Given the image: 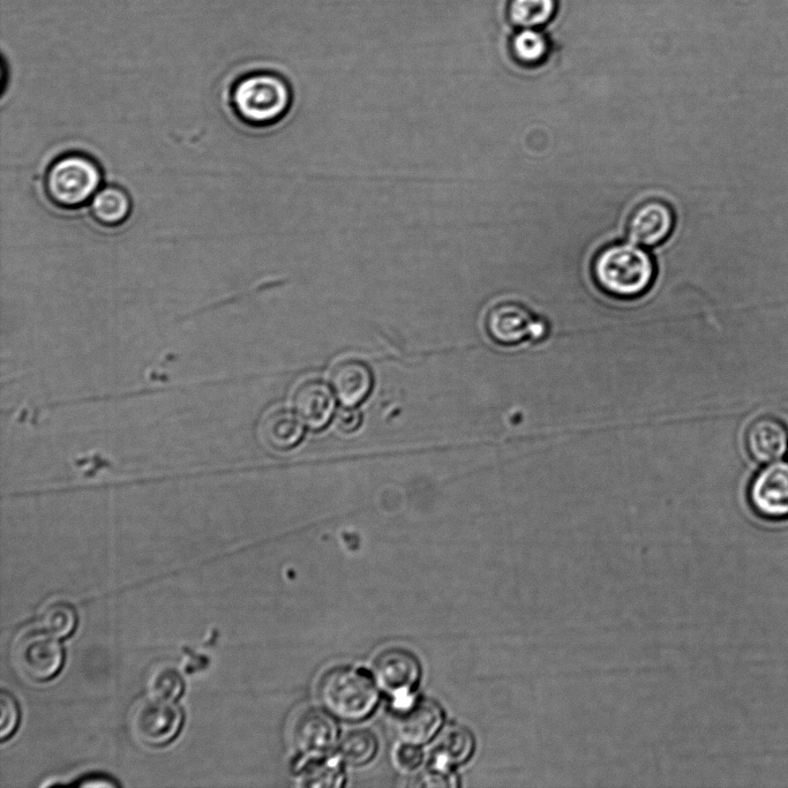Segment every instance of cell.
I'll list each match as a JSON object with an SVG mask.
<instances>
[{"label":"cell","mask_w":788,"mask_h":788,"mask_svg":"<svg viewBox=\"0 0 788 788\" xmlns=\"http://www.w3.org/2000/svg\"><path fill=\"white\" fill-rule=\"evenodd\" d=\"M294 100L291 87L279 75L255 73L237 82L230 103L240 122L265 130L289 116Z\"/></svg>","instance_id":"obj_1"},{"label":"cell","mask_w":788,"mask_h":788,"mask_svg":"<svg viewBox=\"0 0 788 788\" xmlns=\"http://www.w3.org/2000/svg\"><path fill=\"white\" fill-rule=\"evenodd\" d=\"M594 277L613 298L635 299L647 294L656 277L654 259L636 244H613L597 254Z\"/></svg>","instance_id":"obj_2"},{"label":"cell","mask_w":788,"mask_h":788,"mask_svg":"<svg viewBox=\"0 0 788 788\" xmlns=\"http://www.w3.org/2000/svg\"><path fill=\"white\" fill-rule=\"evenodd\" d=\"M99 163L82 153L58 157L45 172L43 189L52 206L75 210L90 204L102 187Z\"/></svg>","instance_id":"obj_3"},{"label":"cell","mask_w":788,"mask_h":788,"mask_svg":"<svg viewBox=\"0 0 788 788\" xmlns=\"http://www.w3.org/2000/svg\"><path fill=\"white\" fill-rule=\"evenodd\" d=\"M318 695L328 714L350 723L370 717L379 702L371 675L354 667H336L325 673Z\"/></svg>","instance_id":"obj_4"},{"label":"cell","mask_w":788,"mask_h":788,"mask_svg":"<svg viewBox=\"0 0 788 788\" xmlns=\"http://www.w3.org/2000/svg\"><path fill=\"white\" fill-rule=\"evenodd\" d=\"M11 658L21 677L33 682H47L62 671L65 652L58 637L47 630L28 629L14 640Z\"/></svg>","instance_id":"obj_5"},{"label":"cell","mask_w":788,"mask_h":788,"mask_svg":"<svg viewBox=\"0 0 788 788\" xmlns=\"http://www.w3.org/2000/svg\"><path fill=\"white\" fill-rule=\"evenodd\" d=\"M484 329L494 344L505 348L537 342L549 334L546 322L538 318L527 305L509 299L501 300L487 310Z\"/></svg>","instance_id":"obj_6"},{"label":"cell","mask_w":788,"mask_h":788,"mask_svg":"<svg viewBox=\"0 0 788 788\" xmlns=\"http://www.w3.org/2000/svg\"><path fill=\"white\" fill-rule=\"evenodd\" d=\"M130 730L140 744L161 748L171 744L183 727L184 712L176 701L149 695L131 710Z\"/></svg>","instance_id":"obj_7"},{"label":"cell","mask_w":788,"mask_h":788,"mask_svg":"<svg viewBox=\"0 0 788 788\" xmlns=\"http://www.w3.org/2000/svg\"><path fill=\"white\" fill-rule=\"evenodd\" d=\"M373 674L377 685L392 696L395 707L407 703L414 697L422 666L409 650L390 648L380 652L373 663Z\"/></svg>","instance_id":"obj_8"},{"label":"cell","mask_w":788,"mask_h":788,"mask_svg":"<svg viewBox=\"0 0 788 788\" xmlns=\"http://www.w3.org/2000/svg\"><path fill=\"white\" fill-rule=\"evenodd\" d=\"M749 501L763 519L788 520V462L765 464L749 487Z\"/></svg>","instance_id":"obj_9"},{"label":"cell","mask_w":788,"mask_h":788,"mask_svg":"<svg viewBox=\"0 0 788 788\" xmlns=\"http://www.w3.org/2000/svg\"><path fill=\"white\" fill-rule=\"evenodd\" d=\"M397 734L404 744L422 746L430 742L444 724V711L429 699H411L395 707Z\"/></svg>","instance_id":"obj_10"},{"label":"cell","mask_w":788,"mask_h":788,"mask_svg":"<svg viewBox=\"0 0 788 788\" xmlns=\"http://www.w3.org/2000/svg\"><path fill=\"white\" fill-rule=\"evenodd\" d=\"M675 224L673 208L660 199L644 200L630 213L627 234L630 242L647 247L665 242Z\"/></svg>","instance_id":"obj_11"},{"label":"cell","mask_w":788,"mask_h":788,"mask_svg":"<svg viewBox=\"0 0 788 788\" xmlns=\"http://www.w3.org/2000/svg\"><path fill=\"white\" fill-rule=\"evenodd\" d=\"M339 738L337 727L332 715L317 709L304 712L295 726V745L305 759L324 756L336 744Z\"/></svg>","instance_id":"obj_12"},{"label":"cell","mask_w":788,"mask_h":788,"mask_svg":"<svg viewBox=\"0 0 788 788\" xmlns=\"http://www.w3.org/2000/svg\"><path fill=\"white\" fill-rule=\"evenodd\" d=\"M745 440L749 455L762 464L783 460L788 452L787 427L775 417L756 418L749 425Z\"/></svg>","instance_id":"obj_13"},{"label":"cell","mask_w":788,"mask_h":788,"mask_svg":"<svg viewBox=\"0 0 788 788\" xmlns=\"http://www.w3.org/2000/svg\"><path fill=\"white\" fill-rule=\"evenodd\" d=\"M292 402L299 418L312 430L324 429L335 410L332 390L326 382L318 379H309L299 384Z\"/></svg>","instance_id":"obj_14"},{"label":"cell","mask_w":788,"mask_h":788,"mask_svg":"<svg viewBox=\"0 0 788 788\" xmlns=\"http://www.w3.org/2000/svg\"><path fill=\"white\" fill-rule=\"evenodd\" d=\"M330 380L337 397L347 408H355L365 401L373 387L370 367L356 358L337 362L330 373Z\"/></svg>","instance_id":"obj_15"},{"label":"cell","mask_w":788,"mask_h":788,"mask_svg":"<svg viewBox=\"0 0 788 788\" xmlns=\"http://www.w3.org/2000/svg\"><path fill=\"white\" fill-rule=\"evenodd\" d=\"M92 219L101 227L114 229L129 221L132 213L130 194L123 187H101L89 204Z\"/></svg>","instance_id":"obj_16"},{"label":"cell","mask_w":788,"mask_h":788,"mask_svg":"<svg viewBox=\"0 0 788 788\" xmlns=\"http://www.w3.org/2000/svg\"><path fill=\"white\" fill-rule=\"evenodd\" d=\"M304 427L294 412L277 408L269 411L261 423V437L265 444L277 452H287L299 444Z\"/></svg>","instance_id":"obj_17"},{"label":"cell","mask_w":788,"mask_h":788,"mask_svg":"<svg viewBox=\"0 0 788 788\" xmlns=\"http://www.w3.org/2000/svg\"><path fill=\"white\" fill-rule=\"evenodd\" d=\"M474 735L463 726L449 727L435 750L433 764L453 769L470 760L475 752Z\"/></svg>","instance_id":"obj_18"},{"label":"cell","mask_w":788,"mask_h":788,"mask_svg":"<svg viewBox=\"0 0 788 788\" xmlns=\"http://www.w3.org/2000/svg\"><path fill=\"white\" fill-rule=\"evenodd\" d=\"M299 785L332 788L344 785V771L339 760L330 757H311L298 770Z\"/></svg>","instance_id":"obj_19"},{"label":"cell","mask_w":788,"mask_h":788,"mask_svg":"<svg viewBox=\"0 0 788 788\" xmlns=\"http://www.w3.org/2000/svg\"><path fill=\"white\" fill-rule=\"evenodd\" d=\"M40 626L59 640H65L77 629V611L69 603H51L44 607L40 615Z\"/></svg>","instance_id":"obj_20"},{"label":"cell","mask_w":788,"mask_h":788,"mask_svg":"<svg viewBox=\"0 0 788 788\" xmlns=\"http://www.w3.org/2000/svg\"><path fill=\"white\" fill-rule=\"evenodd\" d=\"M378 739L366 730L352 731L345 735L340 746V755L345 763L364 765L373 760L378 752Z\"/></svg>","instance_id":"obj_21"},{"label":"cell","mask_w":788,"mask_h":788,"mask_svg":"<svg viewBox=\"0 0 788 788\" xmlns=\"http://www.w3.org/2000/svg\"><path fill=\"white\" fill-rule=\"evenodd\" d=\"M555 12V0H513L510 18L522 28L546 24Z\"/></svg>","instance_id":"obj_22"},{"label":"cell","mask_w":788,"mask_h":788,"mask_svg":"<svg viewBox=\"0 0 788 788\" xmlns=\"http://www.w3.org/2000/svg\"><path fill=\"white\" fill-rule=\"evenodd\" d=\"M147 686L149 695L169 701H177L185 690L182 675L172 666L157 667L150 673Z\"/></svg>","instance_id":"obj_23"},{"label":"cell","mask_w":788,"mask_h":788,"mask_svg":"<svg viewBox=\"0 0 788 788\" xmlns=\"http://www.w3.org/2000/svg\"><path fill=\"white\" fill-rule=\"evenodd\" d=\"M513 51L520 63L537 65L545 59L549 52V44L534 28H524L513 41Z\"/></svg>","instance_id":"obj_24"},{"label":"cell","mask_w":788,"mask_h":788,"mask_svg":"<svg viewBox=\"0 0 788 788\" xmlns=\"http://www.w3.org/2000/svg\"><path fill=\"white\" fill-rule=\"evenodd\" d=\"M0 710H2L0 740L5 742L17 732L21 720L20 705L15 697L6 690H2L0 693Z\"/></svg>","instance_id":"obj_25"},{"label":"cell","mask_w":788,"mask_h":788,"mask_svg":"<svg viewBox=\"0 0 788 788\" xmlns=\"http://www.w3.org/2000/svg\"><path fill=\"white\" fill-rule=\"evenodd\" d=\"M422 786L429 787H456L459 786L453 769L431 764L423 778Z\"/></svg>","instance_id":"obj_26"},{"label":"cell","mask_w":788,"mask_h":788,"mask_svg":"<svg viewBox=\"0 0 788 788\" xmlns=\"http://www.w3.org/2000/svg\"><path fill=\"white\" fill-rule=\"evenodd\" d=\"M424 754L416 745L404 744L397 750L396 762L404 771H414L423 763Z\"/></svg>","instance_id":"obj_27"},{"label":"cell","mask_w":788,"mask_h":788,"mask_svg":"<svg viewBox=\"0 0 788 788\" xmlns=\"http://www.w3.org/2000/svg\"><path fill=\"white\" fill-rule=\"evenodd\" d=\"M360 424H362V415L355 409L341 411L337 417V425L345 433L355 432L359 429Z\"/></svg>","instance_id":"obj_28"},{"label":"cell","mask_w":788,"mask_h":788,"mask_svg":"<svg viewBox=\"0 0 788 788\" xmlns=\"http://www.w3.org/2000/svg\"><path fill=\"white\" fill-rule=\"evenodd\" d=\"M81 787H116L119 786L114 779L103 775H90L82 778L78 784Z\"/></svg>","instance_id":"obj_29"}]
</instances>
